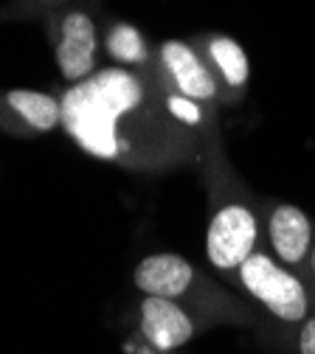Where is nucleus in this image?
Here are the masks:
<instances>
[{"label": "nucleus", "mask_w": 315, "mask_h": 354, "mask_svg": "<svg viewBox=\"0 0 315 354\" xmlns=\"http://www.w3.org/2000/svg\"><path fill=\"white\" fill-rule=\"evenodd\" d=\"M150 71L107 65L68 87L62 96V127L82 152L99 160H118L116 118L138 96Z\"/></svg>", "instance_id": "1"}, {"label": "nucleus", "mask_w": 315, "mask_h": 354, "mask_svg": "<svg viewBox=\"0 0 315 354\" xmlns=\"http://www.w3.org/2000/svg\"><path fill=\"white\" fill-rule=\"evenodd\" d=\"M93 3L96 0H68L60 9L48 12V20H45L51 46H54V57H57V68L62 79L71 84L99 71L96 59L102 48V37H99Z\"/></svg>", "instance_id": "2"}, {"label": "nucleus", "mask_w": 315, "mask_h": 354, "mask_svg": "<svg viewBox=\"0 0 315 354\" xmlns=\"http://www.w3.org/2000/svg\"><path fill=\"white\" fill-rule=\"evenodd\" d=\"M237 273H240L242 287L262 306H267L279 321L296 324L307 318V309H309L307 287L301 284L296 273H290V268H282L273 256L256 250L245 259V264Z\"/></svg>", "instance_id": "3"}, {"label": "nucleus", "mask_w": 315, "mask_h": 354, "mask_svg": "<svg viewBox=\"0 0 315 354\" xmlns=\"http://www.w3.org/2000/svg\"><path fill=\"white\" fill-rule=\"evenodd\" d=\"M256 236H259L256 214L245 203H225L214 211L208 223L206 256L222 273L240 270L245 259L256 253Z\"/></svg>", "instance_id": "4"}, {"label": "nucleus", "mask_w": 315, "mask_h": 354, "mask_svg": "<svg viewBox=\"0 0 315 354\" xmlns=\"http://www.w3.org/2000/svg\"><path fill=\"white\" fill-rule=\"evenodd\" d=\"M155 59H158L161 76L180 96L195 99L203 107L219 96V82H217L214 71L208 68L206 57L200 54V48H195V42L163 39L155 48Z\"/></svg>", "instance_id": "5"}, {"label": "nucleus", "mask_w": 315, "mask_h": 354, "mask_svg": "<svg viewBox=\"0 0 315 354\" xmlns=\"http://www.w3.org/2000/svg\"><path fill=\"white\" fill-rule=\"evenodd\" d=\"M267 236L273 256L285 268H296L312 253V223L298 205H273L267 216Z\"/></svg>", "instance_id": "6"}, {"label": "nucleus", "mask_w": 315, "mask_h": 354, "mask_svg": "<svg viewBox=\"0 0 315 354\" xmlns=\"http://www.w3.org/2000/svg\"><path fill=\"white\" fill-rule=\"evenodd\" d=\"M141 332L158 351H172L186 346L195 335L192 318L177 306L174 298L147 295L141 304Z\"/></svg>", "instance_id": "7"}, {"label": "nucleus", "mask_w": 315, "mask_h": 354, "mask_svg": "<svg viewBox=\"0 0 315 354\" xmlns=\"http://www.w3.org/2000/svg\"><path fill=\"white\" fill-rule=\"evenodd\" d=\"M132 281L144 295H161L177 301L195 284V268L177 253H152L138 261Z\"/></svg>", "instance_id": "8"}, {"label": "nucleus", "mask_w": 315, "mask_h": 354, "mask_svg": "<svg viewBox=\"0 0 315 354\" xmlns=\"http://www.w3.org/2000/svg\"><path fill=\"white\" fill-rule=\"evenodd\" d=\"M200 46V54L206 57L208 68L214 71L217 82L228 91H242L251 79V62L240 42L228 34H203L195 39Z\"/></svg>", "instance_id": "9"}, {"label": "nucleus", "mask_w": 315, "mask_h": 354, "mask_svg": "<svg viewBox=\"0 0 315 354\" xmlns=\"http://www.w3.org/2000/svg\"><path fill=\"white\" fill-rule=\"evenodd\" d=\"M102 48L107 51L113 65L138 68V71L158 68L155 48L147 42V37L138 31V26H132L127 20H110L107 23L105 37H102Z\"/></svg>", "instance_id": "10"}, {"label": "nucleus", "mask_w": 315, "mask_h": 354, "mask_svg": "<svg viewBox=\"0 0 315 354\" xmlns=\"http://www.w3.org/2000/svg\"><path fill=\"white\" fill-rule=\"evenodd\" d=\"M6 107L34 132H51L54 127L62 124V102H57L48 93H39V91H6L3 93Z\"/></svg>", "instance_id": "11"}, {"label": "nucleus", "mask_w": 315, "mask_h": 354, "mask_svg": "<svg viewBox=\"0 0 315 354\" xmlns=\"http://www.w3.org/2000/svg\"><path fill=\"white\" fill-rule=\"evenodd\" d=\"M298 348L301 354H315V318H307L298 335Z\"/></svg>", "instance_id": "12"}, {"label": "nucleus", "mask_w": 315, "mask_h": 354, "mask_svg": "<svg viewBox=\"0 0 315 354\" xmlns=\"http://www.w3.org/2000/svg\"><path fill=\"white\" fill-rule=\"evenodd\" d=\"M20 3H23V9L31 15V12H45V15H48V12H54V9H60L62 3H68V0H20Z\"/></svg>", "instance_id": "13"}, {"label": "nucleus", "mask_w": 315, "mask_h": 354, "mask_svg": "<svg viewBox=\"0 0 315 354\" xmlns=\"http://www.w3.org/2000/svg\"><path fill=\"white\" fill-rule=\"evenodd\" d=\"M312 276H315V245H312Z\"/></svg>", "instance_id": "14"}]
</instances>
